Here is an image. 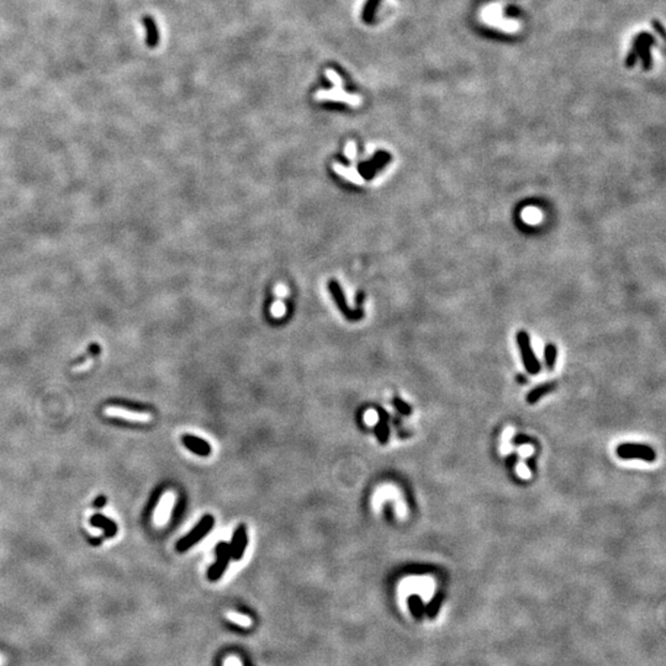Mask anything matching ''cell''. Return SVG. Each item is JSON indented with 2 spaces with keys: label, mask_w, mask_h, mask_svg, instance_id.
<instances>
[{
  "label": "cell",
  "mask_w": 666,
  "mask_h": 666,
  "mask_svg": "<svg viewBox=\"0 0 666 666\" xmlns=\"http://www.w3.org/2000/svg\"><path fill=\"white\" fill-rule=\"evenodd\" d=\"M392 404H394V407L397 411L398 413H401L403 416H410L412 413V409L407 403H405L403 398H400L398 396H395L392 398Z\"/></svg>",
  "instance_id": "obj_17"
},
{
  "label": "cell",
  "mask_w": 666,
  "mask_h": 666,
  "mask_svg": "<svg viewBox=\"0 0 666 666\" xmlns=\"http://www.w3.org/2000/svg\"><path fill=\"white\" fill-rule=\"evenodd\" d=\"M326 75H327V78L330 79L331 82H332L334 88H343V82H342L341 77H339V75L337 74V73L334 72L333 69L326 70Z\"/></svg>",
  "instance_id": "obj_19"
},
{
  "label": "cell",
  "mask_w": 666,
  "mask_h": 666,
  "mask_svg": "<svg viewBox=\"0 0 666 666\" xmlns=\"http://www.w3.org/2000/svg\"><path fill=\"white\" fill-rule=\"evenodd\" d=\"M653 26H654V29H655V30L659 32L660 36H661V37H665L664 26L661 25V22H660L659 20H653Z\"/></svg>",
  "instance_id": "obj_25"
},
{
  "label": "cell",
  "mask_w": 666,
  "mask_h": 666,
  "mask_svg": "<svg viewBox=\"0 0 666 666\" xmlns=\"http://www.w3.org/2000/svg\"><path fill=\"white\" fill-rule=\"evenodd\" d=\"M616 454L624 460L638 459L648 463L656 460V453L653 448L645 444H635V443H622L616 449Z\"/></svg>",
  "instance_id": "obj_1"
},
{
  "label": "cell",
  "mask_w": 666,
  "mask_h": 666,
  "mask_svg": "<svg viewBox=\"0 0 666 666\" xmlns=\"http://www.w3.org/2000/svg\"><path fill=\"white\" fill-rule=\"evenodd\" d=\"M248 545V535H247V528H246L245 524H241L234 530L233 537H232V542L230 543V548H231V558L233 560H241L245 555V551L247 549Z\"/></svg>",
  "instance_id": "obj_9"
},
{
  "label": "cell",
  "mask_w": 666,
  "mask_h": 666,
  "mask_svg": "<svg viewBox=\"0 0 666 666\" xmlns=\"http://www.w3.org/2000/svg\"><path fill=\"white\" fill-rule=\"evenodd\" d=\"M517 464H518L517 454L512 453L511 456H509V458H507V466H509V468H515Z\"/></svg>",
  "instance_id": "obj_24"
},
{
  "label": "cell",
  "mask_w": 666,
  "mask_h": 666,
  "mask_svg": "<svg viewBox=\"0 0 666 666\" xmlns=\"http://www.w3.org/2000/svg\"><path fill=\"white\" fill-rule=\"evenodd\" d=\"M142 23L146 28V30H147L146 43L149 47H155L158 45V41H159V34H158V29L154 20L151 16H145L142 17Z\"/></svg>",
  "instance_id": "obj_13"
},
{
  "label": "cell",
  "mask_w": 666,
  "mask_h": 666,
  "mask_svg": "<svg viewBox=\"0 0 666 666\" xmlns=\"http://www.w3.org/2000/svg\"><path fill=\"white\" fill-rule=\"evenodd\" d=\"M215 524V518L212 517L211 515H205L199 523L196 524V527L194 528L193 530H190L189 535H187L184 538H181L180 541L178 542L177 544V549L179 551H185L192 548L193 545H195L200 539L206 537L207 533L210 532L211 528L214 527Z\"/></svg>",
  "instance_id": "obj_3"
},
{
  "label": "cell",
  "mask_w": 666,
  "mask_h": 666,
  "mask_svg": "<svg viewBox=\"0 0 666 666\" xmlns=\"http://www.w3.org/2000/svg\"><path fill=\"white\" fill-rule=\"evenodd\" d=\"M516 341H517L518 348L519 351H521L522 362H523V365L524 368H526L528 374L530 375L538 374V372L541 371V363H539V360L537 359L528 333L524 332V331H519V332H517V334H516Z\"/></svg>",
  "instance_id": "obj_2"
},
{
  "label": "cell",
  "mask_w": 666,
  "mask_h": 666,
  "mask_svg": "<svg viewBox=\"0 0 666 666\" xmlns=\"http://www.w3.org/2000/svg\"><path fill=\"white\" fill-rule=\"evenodd\" d=\"M275 292H277L278 296H285V295H286V289H285V286L279 285V286L277 287V289H275Z\"/></svg>",
  "instance_id": "obj_28"
},
{
  "label": "cell",
  "mask_w": 666,
  "mask_h": 666,
  "mask_svg": "<svg viewBox=\"0 0 666 666\" xmlns=\"http://www.w3.org/2000/svg\"><path fill=\"white\" fill-rule=\"evenodd\" d=\"M407 606H409L411 615L415 618H417V620H421L424 613H426V607H424L422 597L417 594H413L407 597Z\"/></svg>",
  "instance_id": "obj_14"
},
{
  "label": "cell",
  "mask_w": 666,
  "mask_h": 666,
  "mask_svg": "<svg viewBox=\"0 0 666 666\" xmlns=\"http://www.w3.org/2000/svg\"><path fill=\"white\" fill-rule=\"evenodd\" d=\"M2 665H3V658L0 656V666H2Z\"/></svg>",
  "instance_id": "obj_29"
},
{
  "label": "cell",
  "mask_w": 666,
  "mask_h": 666,
  "mask_svg": "<svg viewBox=\"0 0 666 666\" xmlns=\"http://www.w3.org/2000/svg\"><path fill=\"white\" fill-rule=\"evenodd\" d=\"M174 500L175 496L174 492L172 491H167L162 497H161L159 502H158L157 507H155L154 511V523L157 527H162L166 526L167 522H168L169 517H171V512L173 506H174Z\"/></svg>",
  "instance_id": "obj_8"
},
{
  "label": "cell",
  "mask_w": 666,
  "mask_h": 666,
  "mask_svg": "<svg viewBox=\"0 0 666 666\" xmlns=\"http://www.w3.org/2000/svg\"><path fill=\"white\" fill-rule=\"evenodd\" d=\"M638 58H639V56L636 55L635 52L630 51L629 54L627 55V58H626V67H627V68H633V67H634L636 64V61H638Z\"/></svg>",
  "instance_id": "obj_21"
},
{
  "label": "cell",
  "mask_w": 666,
  "mask_h": 666,
  "mask_svg": "<svg viewBox=\"0 0 666 666\" xmlns=\"http://www.w3.org/2000/svg\"><path fill=\"white\" fill-rule=\"evenodd\" d=\"M379 421L375 424V436L380 444H386L390 438V427H389V415L385 410H379Z\"/></svg>",
  "instance_id": "obj_11"
},
{
  "label": "cell",
  "mask_w": 666,
  "mask_h": 666,
  "mask_svg": "<svg viewBox=\"0 0 666 666\" xmlns=\"http://www.w3.org/2000/svg\"><path fill=\"white\" fill-rule=\"evenodd\" d=\"M381 3V0H366L364 8H363V13H362V19L363 21L366 23H370L374 20L375 13H377V9L379 7V4Z\"/></svg>",
  "instance_id": "obj_15"
},
{
  "label": "cell",
  "mask_w": 666,
  "mask_h": 666,
  "mask_svg": "<svg viewBox=\"0 0 666 666\" xmlns=\"http://www.w3.org/2000/svg\"><path fill=\"white\" fill-rule=\"evenodd\" d=\"M230 617H231V618H232V620H237V621H238V622H239V623H243V624H247V623H248V620H247V618H245V617H241V616H237V615H231V616H230Z\"/></svg>",
  "instance_id": "obj_27"
},
{
  "label": "cell",
  "mask_w": 666,
  "mask_h": 666,
  "mask_svg": "<svg viewBox=\"0 0 666 666\" xmlns=\"http://www.w3.org/2000/svg\"><path fill=\"white\" fill-rule=\"evenodd\" d=\"M183 441L184 445L188 448L189 450L194 451L195 454L200 457H209L211 454V445L209 444V442H206L205 439L199 438V437L192 436V434H185V436L181 438Z\"/></svg>",
  "instance_id": "obj_10"
},
{
  "label": "cell",
  "mask_w": 666,
  "mask_h": 666,
  "mask_svg": "<svg viewBox=\"0 0 666 666\" xmlns=\"http://www.w3.org/2000/svg\"><path fill=\"white\" fill-rule=\"evenodd\" d=\"M345 154L349 158H354V155H356V146H354V143H348L347 147H345Z\"/></svg>",
  "instance_id": "obj_26"
},
{
  "label": "cell",
  "mask_w": 666,
  "mask_h": 666,
  "mask_svg": "<svg viewBox=\"0 0 666 666\" xmlns=\"http://www.w3.org/2000/svg\"><path fill=\"white\" fill-rule=\"evenodd\" d=\"M529 443H532V438L523 433L516 434V436L512 438V444L515 445V447H521V445L529 444Z\"/></svg>",
  "instance_id": "obj_18"
},
{
  "label": "cell",
  "mask_w": 666,
  "mask_h": 666,
  "mask_svg": "<svg viewBox=\"0 0 666 666\" xmlns=\"http://www.w3.org/2000/svg\"><path fill=\"white\" fill-rule=\"evenodd\" d=\"M104 413L105 416H108V417L125 419V421L137 422V423H147V422L152 421L151 413L128 410V409H125V407H119V406L105 407Z\"/></svg>",
  "instance_id": "obj_6"
},
{
  "label": "cell",
  "mask_w": 666,
  "mask_h": 666,
  "mask_svg": "<svg viewBox=\"0 0 666 666\" xmlns=\"http://www.w3.org/2000/svg\"><path fill=\"white\" fill-rule=\"evenodd\" d=\"M556 358H558V349H556L555 344H553V343H548L544 348V360H545V366H547L549 370H553L554 366H555Z\"/></svg>",
  "instance_id": "obj_16"
},
{
  "label": "cell",
  "mask_w": 666,
  "mask_h": 666,
  "mask_svg": "<svg viewBox=\"0 0 666 666\" xmlns=\"http://www.w3.org/2000/svg\"><path fill=\"white\" fill-rule=\"evenodd\" d=\"M316 99L317 100H334V101H344L349 105L358 106L362 104V98L359 95L354 94H348L343 90V88H333V90H319L316 93Z\"/></svg>",
  "instance_id": "obj_7"
},
{
  "label": "cell",
  "mask_w": 666,
  "mask_h": 666,
  "mask_svg": "<svg viewBox=\"0 0 666 666\" xmlns=\"http://www.w3.org/2000/svg\"><path fill=\"white\" fill-rule=\"evenodd\" d=\"M93 362H94L93 358H90V359H88L86 363H82V364H79L78 366H75V368L73 369V371H77V372L86 371V370H88V369L90 368V366L93 365Z\"/></svg>",
  "instance_id": "obj_23"
},
{
  "label": "cell",
  "mask_w": 666,
  "mask_h": 666,
  "mask_svg": "<svg viewBox=\"0 0 666 666\" xmlns=\"http://www.w3.org/2000/svg\"><path fill=\"white\" fill-rule=\"evenodd\" d=\"M231 559L232 558H231L230 543L220 542L216 547V562L207 570V579L212 582L221 579Z\"/></svg>",
  "instance_id": "obj_4"
},
{
  "label": "cell",
  "mask_w": 666,
  "mask_h": 666,
  "mask_svg": "<svg viewBox=\"0 0 666 666\" xmlns=\"http://www.w3.org/2000/svg\"><path fill=\"white\" fill-rule=\"evenodd\" d=\"M519 15H521V9L517 7H513V5H511V7H507L504 9V16L517 17Z\"/></svg>",
  "instance_id": "obj_22"
},
{
  "label": "cell",
  "mask_w": 666,
  "mask_h": 666,
  "mask_svg": "<svg viewBox=\"0 0 666 666\" xmlns=\"http://www.w3.org/2000/svg\"><path fill=\"white\" fill-rule=\"evenodd\" d=\"M656 43L655 37L649 32H641L638 36L633 41V46L630 51L635 52L639 56V58L643 62V68L649 70L653 66V60H651V47Z\"/></svg>",
  "instance_id": "obj_5"
},
{
  "label": "cell",
  "mask_w": 666,
  "mask_h": 666,
  "mask_svg": "<svg viewBox=\"0 0 666 666\" xmlns=\"http://www.w3.org/2000/svg\"><path fill=\"white\" fill-rule=\"evenodd\" d=\"M555 389H556V384L553 383V381H550V383L541 384V385L536 386L535 389H532L527 394L526 396L527 404L529 405L537 404L539 400H542L545 395L550 394V392H553Z\"/></svg>",
  "instance_id": "obj_12"
},
{
  "label": "cell",
  "mask_w": 666,
  "mask_h": 666,
  "mask_svg": "<svg viewBox=\"0 0 666 666\" xmlns=\"http://www.w3.org/2000/svg\"><path fill=\"white\" fill-rule=\"evenodd\" d=\"M272 312L275 317H280V316L284 315L285 312V307H284V304L280 301H277L274 304V306L272 307Z\"/></svg>",
  "instance_id": "obj_20"
}]
</instances>
